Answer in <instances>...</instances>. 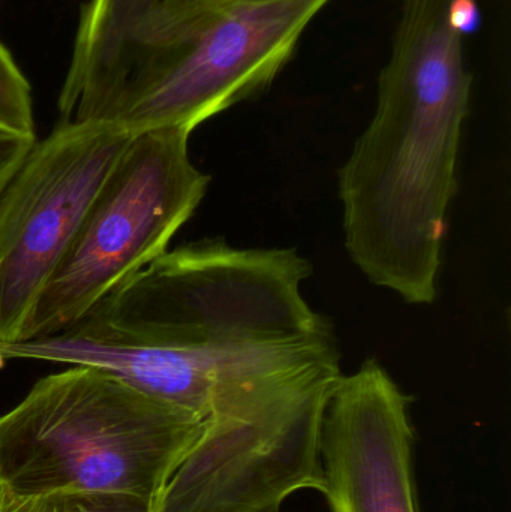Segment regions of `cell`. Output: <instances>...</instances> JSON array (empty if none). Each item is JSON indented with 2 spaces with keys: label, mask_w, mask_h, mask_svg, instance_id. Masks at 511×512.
<instances>
[{
  "label": "cell",
  "mask_w": 511,
  "mask_h": 512,
  "mask_svg": "<svg viewBox=\"0 0 511 512\" xmlns=\"http://www.w3.org/2000/svg\"><path fill=\"white\" fill-rule=\"evenodd\" d=\"M411 402L375 360L336 379L320 438L323 495L333 512H419Z\"/></svg>",
  "instance_id": "7"
},
{
  "label": "cell",
  "mask_w": 511,
  "mask_h": 512,
  "mask_svg": "<svg viewBox=\"0 0 511 512\" xmlns=\"http://www.w3.org/2000/svg\"><path fill=\"white\" fill-rule=\"evenodd\" d=\"M330 0H89L62 125L183 128L263 92Z\"/></svg>",
  "instance_id": "1"
},
{
  "label": "cell",
  "mask_w": 511,
  "mask_h": 512,
  "mask_svg": "<svg viewBox=\"0 0 511 512\" xmlns=\"http://www.w3.org/2000/svg\"><path fill=\"white\" fill-rule=\"evenodd\" d=\"M203 429L186 409L72 366L36 382L0 418V489L128 493L156 504Z\"/></svg>",
  "instance_id": "3"
},
{
  "label": "cell",
  "mask_w": 511,
  "mask_h": 512,
  "mask_svg": "<svg viewBox=\"0 0 511 512\" xmlns=\"http://www.w3.org/2000/svg\"><path fill=\"white\" fill-rule=\"evenodd\" d=\"M450 18L464 36L474 35L482 26V12L477 0H453Z\"/></svg>",
  "instance_id": "11"
},
{
  "label": "cell",
  "mask_w": 511,
  "mask_h": 512,
  "mask_svg": "<svg viewBox=\"0 0 511 512\" xmlns=\"http://www.w3.org/2000/svg\"><path fill=\"white\" fill-rule=\"evenodd\" d=\"M135 132L105 123L59 125L0 194V345L20 339L99 189Z\"/></svg>",
  "instance_id": "6"
},
{
  "label": "cell",
  "mask_w": 511,
  "mask_h": 512,
  "mask_svg": "<svg viewBox=\"0 0 511 512\" xmlns=\"http://www.w3.org/2000/svg\"><path fill=\"white\" fill-rule=\"evenodd\" d=\"M183 128L137 132L36 300L21 340L69 327L126 277L167 252L206 197Z\"/></svg>",
  "instance_id": "5"
},
{
  "label": "cell",
  "mask_w": 511,
  "mask_h": 512,
  "mask_svg": "<svg viewBox=\"0 0 511 512\" xmlns=\"http://www.w3.org/2000/svg\"><path fill=\"white\" fill-rule=\"evenodd\" d=\"M35 143V135L20 134L0 126V194Z\"/></svg>",
  "instance_id": "10"
},
{
  "label": "cell",
  "mask_w": 511,
  "mask_h": 512,
  "mask_svg": "<svg viewBox=\"0 0 511 512\" xmlns=\"http://www.w3.org/2000/svg\"><path fill=\"white\" fill-rule=\"evenodd\" d=\"M0 126L36 137L29 83L2 44H0Z\"/></svg>",
  "instance_id": "9"
},
{
  "label": "cell",
  "mask_w": 511,
  "mask_h": 512,
  "mask_svg": "<svg viewBox=\"0 0 511 512\" xmlns=\"http://www.w3.org/2000/svg\"><path fill=\"white\" fill-rule=\"evenodd\" d=\"M311 273L296 249L191 243L126 277L69 327L8 343L3 355L95 367L134 384L177 352L336 339L303 298Z\"/></svg>",
  "instance_id": "2"
},
{
  "label": "cell",
  "mask_w": 511,
  "mask_h": 512,
  "mask_svg": "<svg viewBox=\"0 0 511 512\" xmlns=\"http://www.w3.org/2000/svg\"><path fill=\"white\" fill-rule=\"evenodd\" d=\"M339 361L273 373L216 399L156 512H279L299 490L324 492L321 424Z\"/></svg>",
  "instance_id": "4"
},
{
  "label": "cell",
  "mask_w": 511,
  "mask_h": 512,
  "mask_svg": "<svg viewBox=\"0 0 511 512\" xmlns=\"http://www.w3.org/2000/svg\"><path fill=\"white\" fill-rule=\"evenodd\" d=\"M0 512H156V504L128 493L53 492L18 496L0 489Z\"/></svg>",
  "instance_id": "8"
}]
</instances>
